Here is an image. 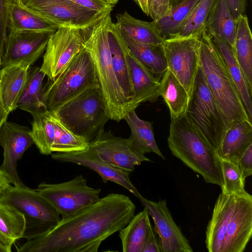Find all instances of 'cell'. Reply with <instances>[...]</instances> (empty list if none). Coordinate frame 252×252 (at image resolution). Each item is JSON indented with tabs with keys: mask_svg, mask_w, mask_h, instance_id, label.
Here are the masks:
<instances>
[{
	"mask_svg": "<svg viewBox=\"0 0 252 252\" xmlns=\"http://www.w3.org/2000/svg\"><path fill=\"white\" fill-rule=\"evenodd\" d=\"M136 207L127 196L111 193L18 248V252H97L102 242L124 228Z\"/></svg>",
	"mask_w": 252,
	"mask_h": 252,
	"instance_id": "obj_1",
	"label": "cell"
},
{
	"mask_svg": "<svg viewBox=\"0 0 252 252\" xmlns=\"http://www.w3.org/2000/svg\"><path fill=\"white\" fill-rule=\"evenodd\" d=\"M172 154L201 175L207 183L223 185L220 158L185 114L171 120L167 138Z\"/></svg>",
	"mask_w": 252,
	"mask_h": 252,
	"instance_id": "obj_2",
	"label": "cell"
},
{
	"mask_svg": "<svg viewBox=\"0 0 252 252\" xmlns=\"http://www.w3.org/2000/svg\"><path fill=\"white\" fill-rule=\"evenodd\" d=\"M199 38V67L225 116L228 128L242 120L252 122L228 68L210 36L204 31Z\"/></svg>",
	"mask_w": 252,
	"mask_h": 252,
	"instance_id": "obj_3",
	"label": "cell"
},
{
	"mask_svg": "<svg viewBox=\"0 0 252 252\" xmlns=\"http://www.w3.org/2000/svg\"><path fill=\"white\" fill-rule=\"evenodd\" d=\"M112 21L109 14L91 28L90 33L85 35L84 46L94 60L110 119L120 122L131 109L123 95L112 65L109 39V28Z\"/></svg>",
	"mask_w": 252,
	"mask_h": 252,
	"instance_id": "obj_4",
	"label": "cell"
},
{
	"mask_svg": "<svg viewBox=\"0 0 252 252\" xmlns=\"http://www.w3.org/2000/svg\"><path fill=\"white\" fill-rule=\"evenodd\" d=\"M50 112L68 129L89 143L110 120L99 86L84 90Z\"/></svg>",
	"mask_w": 252,
	"mask_h": 252,
	"instance_id": "obj_5",
	"label": "cell"
},
{
	"mask_svg": "<svg viewBox=\"0 0 252 252\" xmlns=\"http://www.w3.org/2000/svg\"><path fill=\"white\" fill-rule=\"evenodd\" d=\"M95 86H99V82L94 60L84 46L62 73L54 80H48L43 86V100L47 110L52 111Z\"/></svg>",
	"mask_w": 252,
	"mask_h": 252,
	"instance_id": "obj_6",
	"label": "cell"
},
{
	"mask_svg": "<svg viewBox=\"0 0 252 252\" xmlns=\"http://www.w3.org/2000/svg\"><path fill=\"white\" fill-rule=\"evenodd\" d=\"M186 114L203 139L216 151L228 125L200 67Z\"/></svg>",
	"mask_w": 252,
	"mask_h": 252,
	"instance_id": "obj_7",
	"label": "cell"
},
{
	"mask_svg": "<svg viewBox=\"0 0 252 252\" xmlns=\"http://www.w3.org/2000/svg\"><path fill=\"white\" fill-rule=\"evenodd\" d=\"M0 201L15 208L24 216L22 238L32 240L44 234L61 220L60 214L39 194L28 187L10 185L0 195Z\"/></svg>",
	"mask_w": 252,
	"mask_h": 252,
	"instance_id": "obj_8",
	"label": "cell"
},
{
	"mask_svg": "<svg viewBox=\"0 0 252 252\" xmlns=\"http://www.w3.org/2000/svg\"><path fill=\"white\" fill-rule=\"evenodd\" d=\"M21 7L57 29L66 27L86 30L109 14L88 9L69 0H25Z\"/></svg>",
	"mask_w": 252,
	"mask_h": 252,
	"instance_id": "obj_9",
	"label": "cell"
},
{
	"mask_svg": "<svg viewBox=\"0 0 252 252\" xmlns=\"http://www.w3.org/2000/svg\"><path fill=\"white\" fill-rule=\"evenodd\" d=\"M39 194L61 216L68 218L97 201L101 189L90 187L82 175L58 184L40 183L36 189Z\"/></svg>",
	"mask_w": 252,
	"mask_h": 252,
	"instance_id": "obj_10",
	"label": "cell"
},
{
	"mask_svg": "<svg viewBox=\"0 0 252 252\" xmlns=\"http://www.w3.org/2000/svg\"><path fill=\"white\" fill-rule=\"evenodd\" d=\"M77 29L61 27L50 36L40 70L54 80L84 47L85 35Z\"/></svg>",
	"mask_w": 252,
	"mask_h": 252,
	"instance_id": "obj_11",
	"label": "cell"
},
{
	"mask_svg": "<svg viewBox=\"0 0 252 252\" xmlns=\"http://www.w3.org/2000/svg\"><path fill=\"white\" fill-rule=\"evenodd\" d=\"M199 37H173L165 39L162 44L168 69L183 86L189 97L199 67Z\"/></svg>",
	"mask_w": 252,
	"mask_h": 252,
	"instance_id": "obj_12",
	"label": "cell"
},
{
	"mask_svg": "<svg viewBox=\"0 0 252 252\" xmlns=\"http://www.w3.org/2000/svg\"><path fill=\"white\" fill-rule=\"evenodd\" d=\"M89 147L103 160L128 174L144 161H152L137 151L128 138L114 135L102 129L89 143Z\"/></svg>",
	"mask_w": 252,
	"mask_h": 252,
	"instance_id": "obj_13",
	"label": "cell"
},
{
	"mask_svg": "<svg viewBox=\"0 0 252 252\" xmlns=\"http://www.w3.org/2000/svg\"><path fill=\"white\" fill-rule=\"evenodd\" d=\"M28 127L5 121L0 128V145L3 150V160L0 166L13 186L26 187L17 171V163L25 152L34 143Z\"/></svg>",
	"mask_w": 252,
	"mask_h": 252,
	"instance_id": "obj_14",
	"label": "cell"
},
{
	"mask_svg": "<svg viewBox=\"0 0 252 252\" xmlns=\"http://www.w3.org/2000/svg\"><path fill=\"white\" fill-rule=\"evenodd\" d=\"M153 220L158 234L160 252H192L193 250L180 228L175 222L166 200L158 202L138 198Z\"/></svg>",
	"mask_w": 252,
	"mask_h": 252,
	"instance_id": "obj_15",
	"label": "cell"
},
{
	"mask_svg": "<svg viewBox=\"0 0 252 252\" xmlns=\"http://www.w3.org/2000/svg\"><path fill=\"white\" fill-rule=\"evenodd\" d=\"M53 32H8L1 59V67L23 64L30 67L45 52Z\"/></svg>",
	"mask_w": 252,
	"mask_h": 252,
	"instance_id": "obj_16",
	"label": "cell"
},
{
	"mask_svg": "<svg viewBox=\"0 0 252 252\" xmlns=\"http://www.w3.org/2000/svg\"><path fill=\"white\" fill-rule=\"evenodd\" d=\"M252 235V196L235 195L234 205L220 252H243Z\"/></svg>",
	"mask_w": 252,
	"mask_h": 252,
	"instance_id": "obj_17",
	"label": "cell"
},
{
	"mask_svg": "<svg viewBox=\"0 0 252 252\" xmlns=\"http://www.w3.org/2000/svg\"><path fill=\"white\" fill-rule=\"evenodd\" d=\"M54 160L86 167L96 172L103 183L114 182L129 191L139 198L140 193L131 183L129 174L117 168L100 158L89 147L86 150L70 153H57L51 154Z\"/></svg>",
	"mask_w": 252,
	"mask_h": 252,
	"instance_id": "obj_18",
	"label": "cell"
},
{
	"mask_svg": "<svg viewBox=\"0 0 252 252\" xmlns=\"http://www.w3.org/2000/svg\"><path fill=\"white\" fill-rule=\"evenodd\" d=\"M124 50L132 84V109L135 110L143 103L158 99L160 80L137 59L126 43Z\"/></svg>",
	"mask_w": 252,
	"mask_h": 252,
	"instance_id": "obj_19",
	"label": "cell"
},
{
	"mask_svg": "<svg viewBox=\"0 0 252 252\" xmlns=\"http://www.w3.org/2000/svg\"><path fill=\"white\" fill-rule=\"evenodd\" d=\"M235 195L220 193L206 231L205 244L209 252H220L234 205Z\"/></svg>",
	"mask_w": 252,
	"mask_h": 252,
	"instance_id": "obj_20",
	"label": "cell"
},
{
	"mask_svg": "<svg viewBox=\"0 0 252 252\" xmlns=\"http://www.w3.org/2000/svg\"><path fill=\"white\" fill-rule=\"evenodd\" d=\"M29 67L23 64H15L0 69V102L8 113L17 108L27 83Z\"/></svg>",
	"mask_w": 252,
	"mask_h": 252,
	"instance_id": "obj_21",
	"label": "cell"
},
{
	"mask_svg": "<svg viewBox=\"0 0 252 252\" xmlns=\"http://www.w3.org/2000/svg\"><path fill=\"white\" fill-rule=\"evenodd\" d=\"M251 145L252 122L242 120L227 128L216 152L220 158L238 162Z\"/></svg>",
	"mask_w": 252,
	"mask_h": 252,
	"instance_id": "obj_22",
	"label": "cell"
},
{
	"mask_svg": "<svg viewBox=\"0 0 252 252\" xmlns=\"http://www.w3.org/2000/svg\"><path fill=\"white\" fill-rule=\"evenodd\" d=\"M109 39L112 62L118 82L123 95L132 110L133 92L129 68L125 54V41L115 23L109 28Z\"/></svg>",
	"mask_w": 252,
	"mask_h": 252,
	"instance_id": "obj_23",
	"label": "cell"
},
{
	"mask_svg": "<svg viewBox=\"0 0 252 252\" xmlns=\"http://www.w3.org/2000/svg\"><path fill=\"white\" fill-rule=\"evenodd\" d=\"M116 17L115 24L119 31L137 42L160 45L164 40L153 21L149 22L136 19L126 11L117 14Z\"/></svg>",
	"mask_w": 252,
	"mask_h": 252,
	"instance_id": "obj_24",
	"label": "cell"
},
{
	"mask_svg": "<svg viewBox=\"0 0 252 252\" xmlns=\"http://www.w3.org/2000/svg\"><path fill=\"white\" fill-rule=\"evenodd\" d=\"M236 24L225 0H217L207 23L206 31L210 36L220 38L234 50Z\"/></svg>",
	"mask_w": 252,
	"mask_h": 252,
	"instance_id": "obj_25",
	"label": "cell"
},
{
	"mask_svg": "<svg viewBox=\"0 0 252 252\" xmlns=\"http://www.w3.org/2000/svg\"><path fill=\"white\" fill-rule=\"evenodd\" d=\"M210 37L228 68L246 112L252 121V92L250 91L243 72L237 62L234 51L229 44L220 38L216 36Z\"/></svg>",
	"mask_w": 252,
	"mask_h": 252,
	"instance_id": "obj_26",
	"label": "cell"
},
{
	"mask_svg": "<svg viewBox=\"0 0 252 252\" xmlns=\"http://www.w3.org/2000/svg\"><path fill=\"white\" fill-rule=\"evenodd\" d=\"M124 119L130 129L131 134L129 139L133 147L137 151L143 155L154 153L162 159H165L155 139L153 122L139 118L135 110L129 111Z\"/></svg>",
	"mask_w": 252,
	"mask_h": 252,
	"instance_id": "obj_27",
	"label": "cell"
},
{
	"mask_svg": "<svg viewBox=\"0 0 252 252\" xmlns=\"http://www.w3.org/2000/svg\"><path fill=\"white\" fill-rule=\"evenodd\" d=\"M236 23L235 56L252 92V34L246 14L240 16Z\"/></svg>",
	"mask_w": 252,
	"mask_h": 252,
	"instance_id": "obj_28",
	"label": "cell"
},
{
	"mask_svg": "<svg viewBox=\"0 0 252 252\" xmlns=\"http://www.w3.org/2000/svg\"><path fill=\"white\" fill-rule=\"evenodd\" d=\"M120 33L126 44L133 55L160 80L168 69L162 44L141 43L132 39L125 33Z\"/></svg>",
	"mask_w": 252,
	"mask_h": 252,
	"instance_id": "obj_29",
	"label": "cell"
},
{
	"mask_svg": "<svg viewBox=\"0 0 252 252\" xmlns=\"http://www.w3.org/2000/svg\"><path fill=\"white\" fill-rule=\"evenodd\" d=\"M147 208L131 218L119 232L123 252H142L149 229L151 226Z\"/></svg>",
	"mask_w": 252,
	"mask_h": 252,
	"instance_id": "obj_30",
	"label": "cell"
},
{
	"mask_svg": "<svg viewBox=\"0 0 252 252\" xmlns=\"http://www.w3.org/2000/svg\"><path fill=\"white\" fill-rule=\"evenodd\" d=\"M160 81V96L169 108L171 120L185 114L190 97L183 86L168 69Z\"/></svg>",
	"mask_w": 252,
	"mask_h": 252,
	"instance_id": "obj_31",
	"label": "cell"
},
{
	"mask_svg": "<svg viewBox=\"0 0 252 252\" xmlns=\"http://www.w3.org/2000/svg\"><path fill=\"white\" fill-rule=\"evenodd\" d=\"M45 75L38 66L30 67L28 81L17 108L32 116L47 110L43 100V81Z\"/></svg>",
	"mask_w": 252,
	"mask_h": 252,
	"instance_id": "obj_32",
	"label": "cell"
},
{
	"mask_svg": "<svg viewBox=\"0 0 252 252\" xmlns=\"http://www.w3.org/2000/svg\"><path fill=\"white\" fill-rule=\"evenodd\" d=\"M25 229L23 215L15 208L0 201V244L8 252L15 242L22 238Z\"/></svg>",
	"mask_w": 252,
	"mask_h": 252,
	"instance_id": "obj_33",
	"label": "cell"
},
{
	"mask_svg": "<svg viewBox=\"0 0 252 252\" xmlns=\"http://www.w3.org/2000/svg\"><path fill=\"white\" fill-rule=\"evenodd\" d=\"M8 32H51L57 28L37 16L12 2L8 4Z\"/></svg>",
	"mask_w": 252,
	"mask_h": 252,
	"instance_id": "obj_34",
	"label": "cell"
},
{
	"mask_svg": "<svg viewBox=\"0 0 252 252\" xmlns=\"http://www.w3.org/2000/svg\"><path fill=\"white\" fill-rule=\"evenodd\" d=\"M199 0H184L166 15L154 21L164 40L175 36Z\"/></svg>",
	"mask_w": 252,
	"mask_h": 252,
	"instance_id": "obj_35",
	"label": "cell"
},
{
	"mask_svg": "<svg viewBox=\"0 0 252 252\" xmlns=\"http://www.w3.org/2000/svg\"><path fill=\"white\" fill-rule=\"evenodd\" d=\"M31 135L40 153L44 155L52 154L55 128L50 111L46 110L32 116Z\"/></svg>",
	"mask_w": 252,
	"mask_h": 252,
	"instance_id": "obj_36",
	"label": "cell"
},
{
	"mask_svg": "<svg viewBox=\"0 0 252 252\" xmlns=\"http://www.w3.org/2000/svg\"><path fill=\"white\" fill-rule=\"evenodd\" d=\"M216 0H200L174 37H199L206 31L207 21Z\"/></svg>",
	"mask_w": 252,
	"mask_h": 252,
	"instance_id": "obj_37",
	"label": "cell"
},
{
	"mask_svg": "<svg viewBox=\"0 0 252 252\" xmlns=\"http://www.w3.org/2000/svg\"><path fill=\"white\" fill-rule=\"evenodd\" d=\"M55 128L52 152L70 153L88 149L89 142L68 129L50 111Z\"/></svg>",
	"mask_w": 252,
	"mask_h": 252,
	"instance_id": "obj_38",
	"label": "cell"
},
{
	"mask_svg": "<svg viewBox=\"0 0 252 252\" xmlns=\"http://www.w3.org/2000/svg\"><path fill=\"white\" fill-rule=\"evenodd\" d=\"M220 161L223 177L221 193L241 195L247 192L245 189L246 178L244 176L238 162L221 158H220Z\"/></svg>",
	"mask_w": 252,
	"mask_h": 252,
	"instance_id": "obj_39",
	"label": "cell"
},
{
	"mask_svg": "<svg viewBox=\"0 0 252 252\" xmlns=\"http://www.w3.org/2000/svg\"><path fill=\"white\" fill-rule=\"evenodd\" d=\"M10 0H0V54L2 56L8 34V4Z\"/></svg>",
	"mask_w": 252,
	"mask_h": 252,
	"instance_id": "obj_40",
	"label": "cell"
},
{
	"mask_svg": "<svg viewBox=\"0 0 252 252\" xmlns=\"http://www.w3.org/2000/svg\"><path fill=\"white\" fill-rule=\"evenodd\" d=\"M88 9L104 14H110L115 5L105 0H69Z\"/></svg>",
	"mask_w": 252,
	"mask_h": 252,
	"instance_id": "obj_41",
	"label": "cell"
},
{
	"mask_svg": "<svg viewBox=\"0 0 252 252\" xmlns=\"http://www.w3.org/2000/svg\"><path fill=\"white\" fill-rule=\"evenodd\" d=\"M149 16L153 21L158 20L170 10L169 0H148Z\"/></svg>",
	"mask_w": 252,
	"mask_h": 252,
	"instance_id": "obj_42",
	"label": "cell"
},
{
	"mask_svg": "<svg viewBox=\"0 0 252 252\" xmlns=\"http://www.w3.org/2000/svg\"><path fill=\"white\" fill-rule=\"evenodd\" d=\"M245 178L252 174V145L245 151L237 162Z\"/></svg>",
	"mask_w": 252,
	"mask_h": 252,
	"instance_id": "obj_43",
	"label": "cell"
},
{
	"mask_svg": "<svg viewBox=\"0 0 252 252\" xmlns=\"http://www.w3.org/2000/svg\"><path fill=\"white\" fill-rule=\"evenodd\" d=\"M234 19L245 14L247 6V0H225Z\"/></svg>",
	"mask_w": 252,
	"mask_h": 252,
	"instance_id": "obj_44",
	"label": "cell"
},
{
	"mask_svg": "<svg viewBox=\"0 0 252 252\" xmlns=\"http://www.w3.org/2000/svg\"><path fill=\"white\" fill-rule=\"evenodd\" d=\"M142 252H160L155 231L151 226L146 239Z\"/></svg>",
	"mask_w": 252,
	"mask_h": 252,
	"instance_id": "obj_45",
	"label": "cell"
},
{
	"mask_svg": "<svg viewBox=\"0 0 252 252\" xmlns=\"http://www.w3.org/2000/svg\"><path fill=\"white\" fill-rule=\"evenodd\" d=\"M10 185V183L9 182L3 172L0 169V195Z\"/></svg>",
	"mask_w": 252,
	"mask_h": 252,
	"instance_id": "obj_46",
	"label": "cell"
},
{
	"mask_svg": "<svg viewBox=\"0 0 252 252\" xmlns=\"http://www.w3.org/2000/svg\"><path fill=\"white\" fill-rule=\"evenodd\" d=\"M142 11L149 16L148 0H134Z\"/></svg>",
	"mask_w": 252,
	"mask_h": 252,
	"instance_id": "obj_47",
	"label": "cell"
},
{
	"mask_svg": "<svg viewBox=\"0 0 252 252\" xmlns=\"http://www.w3.org/2000/svg\"><path fill=\"white\" fill-rule=\"evenodd\" d=\"M9 113L6 112L0 102V128L3 123L7 120Z\"/></svg>",
	"mask_w": 252,
	"mask_h": 252,
	"instance_id": "obj_48",
	"label": "cell"
},
{
	"mask_svg": "<svg viewBox=\"0 0 252 252\" xmlns=\"http://www.w3.org/2000/svg\"><path fill=\"white\" fill-rule=\"evenodd\" d=\"M184 0H169V6L170 10L179 4Z\"/></svg>",
	"mask_w": 252,
	"mask_h": 252,
	"instance_id": "obj_49",
	"label": "cell"
},
{
	"mask_svg": "<svg viewBox=\"0 0 252 252\" xmlns=\"http://www.w3.org/2000/svg\"><path fill=\"white\" fill-rule=\"evenodd\" d=\"M11 1L20 7H22L25 0H10Z\"/></svg>",
	"mask_w": 252,
	"mask_h": 252,
	"instance_id": "obj_50",
	"label": "cell"
},
{
	"mask_svg": "<svg viewBox=\"0 0 252 252\" xmlns=\"http://www.w3.org/2000/svg\"><path fill=\"white\" fill-rule=\"evenodd\" d=\"M0 252H8L4 246L0 244Z\"/></svg>",
	"mask_w": 252,
	"mask_h": 252,
	"instance_id": "obj_51",
	"label": "cell"
},
{
	"mask_svg": "<svg viewBox=\"0 0 252 252\" xmlns=\"http://www.w3.org/2000/svg\"><path fill=\"white\" fill-rule=\"evenodd\" d=\"M106 0L109 3L115 5V4L118 2L119 0Z\"/></svg>",
	"mask_w": 252,
	"mask_h": 252,
	"instance_id": "obj_52",
	"label": "cell"
},
{
	"mask_svg": "<svg viewBox=\"0 0 252 252\" xmlns=\"http://www.w3.org/2000/svg\"><path fill=\"white\" fill-rule=\"evenodd\" d=\"M1 56L0 54V69L1 68Z\"/></svg>",
	"mask_w": 252,
	"mask_h": 252,
	"instance_id": "obj_53",
	"label": "cell"
}]
</instances>
